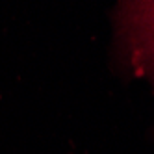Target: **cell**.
<instances>
[{
	"label": "cell",
	"instance_id": "6da1fadb",
	"mask_svg": "<svg viewBox=\"0 0 154 154\" xmlns=\"http://www.w3.org/2000/svg\"><path fill=\"white\" fill-rule=\"evenodd\" d=\"M121 30L134 67L154 76V0H121Z\"/></svg>",
	"mask_w": 154,
	"mask_h": 154
}]
</instances>
